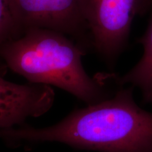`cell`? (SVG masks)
Returning a JSON list of instances; mask_svg holds the SVG:
<instances>
[{"label": "cell", "instance_id": "6da1fadb", "mask_svg": "<svg viewBox=\"0 0 152 152\" xmlns=\"http://www.w3.org/2000/svg\"><path fill=\"white\" fill-rule=\"evenodd\" d=\"M133 88L121 89L47 128L0 130V138L14 144L60 142L99 152H152V112L138 106Z\"/></svg>", "mask_w": 152, "mask_h": 152}, {"label": "cell", "instance_id": "7a4b0ae2", "mask_svg": "<svg viewBox=\"0 0 152 152\" xmlns=\"http://www.w3.org/2000/svg\"><path fill=\"white\" fill-rule=\"evenodd\" d=\"M85 50L65 34L33 28L5 43L0 56L29 83L56 86L91 105L110 96L103 83L85 71L82 63Z\"/></svg>", "mask_w": 152, "mask_h": 152}, {"label": "cell", "instance_id": "3957f363", "mask_svg": "<svg viewBox=\"0 0 152 152\" xmlns=\"http://www.w3.org/2000/svg\"><path fill=\"white\" fill-rule=\"evenodd\" d=\"M92 48L113 67L128 46L137 16L149 10V0H79Z\"/></svg>", "mask_w": 152, "mask_h": 152}, {"label": "cell", "instance_id": "277c9868", "mask_svg": "<svg viewBox=\"0 0 152 152\" xmlns=\"http://www.w3.org/2000/svg\"><path fill=\"white\" fill-rule=\"evenodd\" d=\"M20 35L33 28L60 32L92 48L79 0H10Z\"/></svg>", "mask_w": 152, "mask_h": 152}, {"label": "cell", "instance_id": "5b68a950", "mask_svg": "<svg viewBox=\"0 0 152 152\" xmlns=\"http://www.w3.org/2000/svg\"><path fill=\"white\" fill-rule=\"evenodd\" d=\"M54 102V92L46 85L17 84L0 75V130L20 127L30 118L45 114Z\"/></svg>", "mask_w": 152, "mask_h": 152}, {"label": "cell", "instance_id": "8992f818", "mask_svg": "<svg viewBox=\"0 0 152 152\" xmlns=\"http://www.w3.org/2000/svg\"><path fill=\"white\" fill-rule=\"evenodd\" d=\"M143 54L135 66L122 77H117L118 85L129 84L140 90L144 104H152V16L145 33L139 39Z\"/></svg>", "mask_w": 152, "mask_h": 152}, {"label": "cell", "instance_id": "52a82bcc", "mask_svg": "<svg viewBox=\"0 0 152 152\" xmlns=\"http://www.w3.org/2000/svg\"><path fill=\"white\" fill-rule=\"evenodd\" d=\"M20 35L10 0H0V48Z\"/></svg>", "mask_w": 152, "mask_h": 152}, {"label": "cell", "instance_id": "ba28073f", "mask_svg": "<svg viewBox=\"0 0 152 152\" xmlns=\"http://www.w3.org/2000/svg\"><path fill=\"white\" fill-rule=\"evenodd\" d=\"M149 10L152 9V0H149Z\"/></svg>", "mask_w": 152, "mask_h": 152}]
</instances>
